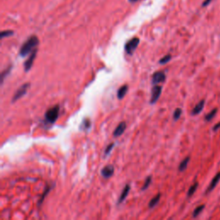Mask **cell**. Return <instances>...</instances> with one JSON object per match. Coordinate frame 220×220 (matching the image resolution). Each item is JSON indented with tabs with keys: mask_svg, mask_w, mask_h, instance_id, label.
<instances>
[{
	"mask_svg": "<svg viewBox=\"0 0 220 220\" xmlns=\"http://www.w3.org/2000/svg\"><path fill=\"white\" fill-rule=\"evenodd\" d=\"M39 45V39L36 35H32L27 40L23 46L21 47L19 51V55L21 57H26L30 52H32L34 49H36Z\"/></svg>",
	"mask_w": 220,
	"mask_h": 220,
	"instance_id": "cell-1",
	"label": "cell"
},
{
	"mask_svg": "<svg viewBox=\"0 0 220 220\" xmlns=\"http://www.w3.org/2000/svg\"><path fill=\"white\" fill-rule=\"evenodd\" d=\"M60 114V105H55L47 110L45 113V123L47 125H52L57 121Z\"/></svg>",
	"mask_w": 220,
	"mask_h": 220,
	"instance_id": "cell-2",
	"label": "cell"
},
{
	"mask_svg": "<svg viewBox=\"0 0 220 220\" xmlns=\"http://www.w3.org/2000/svg\"><path fill=\"white\" fill-rule=\"evenodd\" d=\"M29 88L30 83H23L21 87H19L18 90H16V93L13 95V97H12L11 99L12 103H14V102H16V101H18L20 98H22L24 95H26V93L28 92V90H29Z\"/></svg>",
	"mask_w": 220,
	"mask_h": 220,
	"instance_id": "cell-3",
	"label": "cell"
},
{
	"mask_svg": "<svg viewBox=\"0 0 220 220\" xmlns=\"http://www.w3.org/2000/svg\"><path fill=\"white\" fill-rule=\"evenodd\" d=\"M139 44V39L137 37L132 38L127 41L125 45V52H127L128 55H132L135 52L136 48L138 47Z\"/></svg>",
	"mask_w": 220,
	"mask_h": 220,
	"instance_id": "cell-4",
	"label": "cell"
},
{
	"mask_svg": "<svg viewBox=\"0 0 220 220\" xmlns=\"http://www.w3.org/2000/svg\"><path fill=\"white\" fill-rule=\"evenodd\" d=\"M162 90H163V87L158 85V84H155L153 86L152 89H151V97L150 100V104H155L158 101L161 94H162Z\"/></svg>",
	"mask_w": 220,
	"mask_h": 220,
	"instance_id": "cell-5",
	"label": "cell"
},
{
	"mask_svg": "<svg viewBox=\"0 0 220 220\" xmlns=\"http://www.w3.org/2000/svg\"><path fill=\"white\" fill-rule=\"evenodd\" d=\"M36 54H37V48L34 49V51L31 52V54L28 57L26 61L24 62L23 67H24V71H26V72L30 71V69H31V67H32V65H33V64H34V60H35V58H36Z\"/></svg>",
	"mask_w": 220,
	"mask_h": 220,
	"instance_id": "cell-6",
	"label": "cell"
},
{
	"mask_svg": "<svg viewBox=\"0 0 220 220\" xmlns=\"http://www.w3.org/2000/svg\"><path fill=\"white\" fill-rule=\"evenodd\" d=\"M166 80V75L164 71H156L154 74L152 75V79H151V82L155 85V84H158L160 83L165 82Z\"/></svg>",
	"mask_w": 220,
	"mask_h": 220,
	"instance_id": "cell-7",
	"label": "cell"
},
{
	"mask_svg": "<svg viewBox=\"0 0 220 220\" xmlns=\"http://www.w3.org/2000/svg\"><path fill=\"white\" fill-rule=\"evenodd\" d=\"M114 173V167L110 164L106 165L104 168L101 169V175L105 179H108V178L112 177Z\"/></svg>",
	"mask_w": 220,
	"mask_h": 220,
	"instance_id": "cell-8",
	"label": "cell"
},
{
	"mask_svg": "<svg viewBox=\"0 0 220 220\" xmlns=\"http://www.w3.org/2000/svg\"><path fill=\"white\" fill-rule=\"evenodd\" d=\"M126 129H127V123H126L125 121L120 122V123L115 127V129H114V132H113L114 137L118 138L119 136H121V135L124 133V132L126 131Z\"/></svg>",
	"mask_w": 220,
	"mask_h": 220,
	"instance_id": "cell-9",
	"label": "cell"
},
{
	"mask_svg": "<svg viewBox=\"0 0 220 220\" xmlns=\"http://www.w3.org/2000/svg\"><path fill=\"white\" fill-rule=\"evenodd\" d=\"M90 128H91V120H90V119L88 117L83 118L82 121H81L80 126H79V130L87 132V131L90 130Z\"/></svg>",
	"mask_w": 220,
	"mask_h": 220,
	"instance_id": "cell-10",
	"label": "cell"
},
{
	"mask_svg": "<svg viewBox=\"0 0 220 220\" xmlns=\"http://www.w3.org/2000/svg\"><path fill=\"white\" fill-rule=\"evenodd\" d=\"M130 189H131L130 185H129V184H127V185L125 186V187L123 188L122 192H121V194H120V196H119V200H118V202H117V205H119L120 203H122V202L126 200V198L127 197V195H128L129 192H130Z\"/></svg>",
	"mask_w": 220,
	"mask_h": 220,
	"instance_id": "cell-11",
	"label": "cell"
},
{
	"mask_svg": "<svg viewBox=\"0 0 220 220\" xmlns=\"http://www.w3.org/2000/svg\"><path fill=\"white\" fill-rule=\"evenodd\" d=\"M127 91H128V85H127V84L122 85L119 88V90H118V91H117V98H118L119 100L123 99L125 96L127 95Z\"/></svg>",
	"mask_w": 220,
	"mask_h": 220,
	"instance_id": "cell-12",
	"label": "cell"
},
{
	"mask_svg": "<svg viewBox=\"0 0 220 220\" xmlns=\"http://www.w3.org/2000/svg\"><path fill=\"white\" fill-rule=\"evenodd\" d=\"M219 180H220V173H218V174L214 176V178H213V181H212V182L210 183L209 187L207 188V190H206V193H209V192H211L212 190H213V189L215 188V186H217V184H218V182H219Z\"/></svg>",
	"mask_w": 220,
	"mask_h": 220,
	"instance_id": "cell-13",
	"label": "cell"
},
{
	"mask_svg": "<svg viewBox=\"0 0 220 220\" xmlns=\"http://www.w3.org/2000/svg\"><path fill=\"white\" fill-rule=\"evenodd\" d=\"M204 106H205V101L202 100V101H200V102L194 107V109L192 110V115H197V114H199L203 110Z\"/></svg>",
	"mask_w": 220,
	"mask_h": 220,
	"instance_id": "cell-14",
	"label": "cell"
},
{
	"mask_svg": "<svg viewBox=\"0 0 220 220\" xmlns=\"http://www.w3.org/2000/svg\"><path fill=\"white\" fill-rule=\"evenodd\" d=\"M52 187H53V185L52 186H50V185H47V186H46L45 190H44V192H43V194H42V195L41 196V198H40V200H39V201H38V206H41V205L43 203V201H44V199H45V197L48 194V193L51 191V189H52Z\"/></svg>",
	"mask_w": 220,
	"mask_h": 220,
	"instance_id": "cell-15",
	"label": "cell"
},
{
	"mask_svg": "<svg viewBox=\"0 0 220 220\" xmlns=\"http://www.w3.org/2000/svg\"><path fill=\"white\" fill-rule=\"evenodd\" d=\"M160 198H161V194H157L155 197H153L152 199L150 200L149 205H148V206H149L150 208H153V207H155V206L158 204V202H159V200H160Z\"/></svg>",
	"mask_w": 220,
	"mask_h": 220,
	"instance_id": "cell-16",
	"label": "cell"
},
{
	"mask_svg": "<svg viewBox=\"0 0 220 220\" xmlns=\"http://www.w3.org/2000/svg\"><path fill=\"white\" fill-rule=\"evenodd\" d=\"M190 161V158L189 157H186L184 160H182L181 162V164L179 165V168H178V170L180 172H183L186 168H187V165H188V163Z\"/></svg>",
	"mask_w": 220,
	"mask_h": 220,
	"instance_id": "cell-17",
	"label": "cell"
},
{
	"mask_svg": "<svg viewBox=\"0 0 220 220\" xmlns=\"http://www.w3.org/2000/svg\"><path fill=\"white\" fill-rule=\"evenodd\" d=\"M11 69H12V65H10L9 67L6 68V69H5L2 73H1V76H0V78H1V83H4V79H5V78L7 77V75H9V73L11 71Z\"/></svg>",
	"mask_w": 220,
	"mask_h": 220,
	"instance_id": "cell-18",
	"label": "cell"
},
{
	"mask_svg": "<svg viewBox=\"0 0 220 220\" xmlns=\"http://www.w3.org/2000/svg\"><path fill=\"white\" fill-rule=\"evenodd\" d=\"M151 181H152V177L150 175V176H148V177L146 178V181H145V183H144V185H143V186H142L141 190L144 191L146 190V189H147V188L149 187L150 184L151 183Z\"/></svg>",
	"mask_w": 220,
	"mask_h": 220,
	"instance_id": "cell-19",
	"label": "cell"
},
{
	"mask_svg": "<svg viewBox=\"0 0 220 220\" xmlns=\"http://www.w3.org/2000/svg\"><path fill=\"white\" fill-rule=\"evenodd\" d=\"M14 34V32L12 30H4V31H2L1 34H0V37L1 39H4L5 37H9V36H11Z\"/></svg>",
	"mask_w": 220,
	"mask_h": 220,
	"instance_id": "cell-20",
	"label": "cell"
},
{
	"mask_svg": "<svg viewBox=\"0 0 220 220\" xmlns=\"http://www.w3.org/2000/svg\"><path fill=\"white\" fill-rule=\"evenodd\" d=\"M114 143H111V144H109L107 147H106V149H105V151H104V156L105 157H107L108 155H109L110 154V152L112 151V150L114 149Z\"/></svg>",
	"mask_w": 220,
	"mask_h": 220,
	"instance_id": "cell-21",
	"label": "cell"
},
{
	"mask_svg": "<svg viewBox=\"0 0 220 220\" xmlns=\"http://www.w3.org/2000/svg\"><path fill=\"white\" fill-rule=\"evenodd\" d=\"M182 109H181V108H176L175 110V112H174V114H173V119H175V120L179 119L181 115H182Z\"/></svg>",
	"mask_w": 220,
	"mask_h": 220,
	"instance_id": "cell-22",
	"label": "cell"
},
{
	"mask_svg": "<svg viewBox=\"0 0 220 220\" xmlns=\"http://www.w3.org/2000/svg\"><path fill=\"white\" fill-rule=\"evenodd\" d=\"M198 188V183H194L193 186H190V188H189V190H188V192H187V196L188 197H190V196H192L193 194L195 193V191H196V189Z\"/></svg>",
	"mask_w": 220,
	"mask_h": 220,
	"instance_id": "cell-23",
	"label": "cell"
},
{
	"mask_svg": "<svg viewBox=\"0 0 220 220\" xmlns=\"http://www.w3.org/2000/svg\"><path fill=\"white\" fill-rule=\"evenodd\" d=\"M204 208H205L204 205H200V206H198L197 208L195 209V210L194 211V213H193V217H194V218H196L197 216H199L200 213H201L202 211L204 210Z\"/></svg>",
	"mask_w": 220,
	"mask_h": 220,
	"instance_id": "cell-24",
	"label": "cell"
},
{
	"mask_svg": "<svg viewBox=\"0 0 220 220\" xmlns=\"http://www.w3.org/2000/svg\"><path fill=\"white\" fill-rule=\"evenodd\" d=\"M171 55L170 54H168V55H165L164 57H163L162 59H161L160 60H159V64L160 65H164V64H167L169 61V60H171Z\"/></svg>",
	"mask_w": 220,
	"mask_h": 220,
	"instance_id": "cell-25",
	"label": "cell"
},
{
	"mask_svg": "<svg viewBox=\"0 0 220 220\" xmlns=\"http://www.w3.org/2000/svg\"><path fill=\"white\" fill-rule=\"evenodd\" d=\"M217 113V109H213L212 112H210L207 114V115L205 116V120H207V121H209V120H211V119H213V117L215 116V114H216Z\"/></svg>",
	"mask_w": 220,
	"mask_h": 220,
	"instance_id": "cell-26",
	"label": "cell"
},
{
	"mask_svg": "<svg viewBox=\"0 0 220 220\" xmlns=\"http://www.w3.org/2000/svg\"><path fill=\"white\" fill-rule=\"evenodd\" d=\"M212 1H213V0H205V1L203 2V4H202V6H203V7L207 6V5H208V4H210L211 2H212Z\"/></svg>",
	"mask_w": 220,
	"mask_h": 220,
	"instance_id": "cell-27",
	"label": "cell"
},
{
	"mask_svg": "<svg viewBox=\"0 0 220 220\" xmlns=\"http://www.w3.org/2000/svg\"><path fill=\"white\" fill-rule=\"evenodd\" d=\"M220 128V123H218L217 126H215V127H213V131H217L218 129H219Z\"/></svg>",
	"mask_w": 220,
	"mask_h": 220,
	"instance_id": "cell-28",
	"label": "cell"
},
{
	"mask_svg": "<svg viewBox=\"0 0 220 220\" xmlns=\"http://www.w3.org/2000/svg\"><path fill=\"white\" fill-rule=\"evenodd\" d=\"M130 3H136V2H138V1H139V0H128Z\"/></svg>",
	"mask_w": 220,
	"mask_h": 220,
	"instance_id": "cell-29",
	"label": "cell"
}]
</instances>
